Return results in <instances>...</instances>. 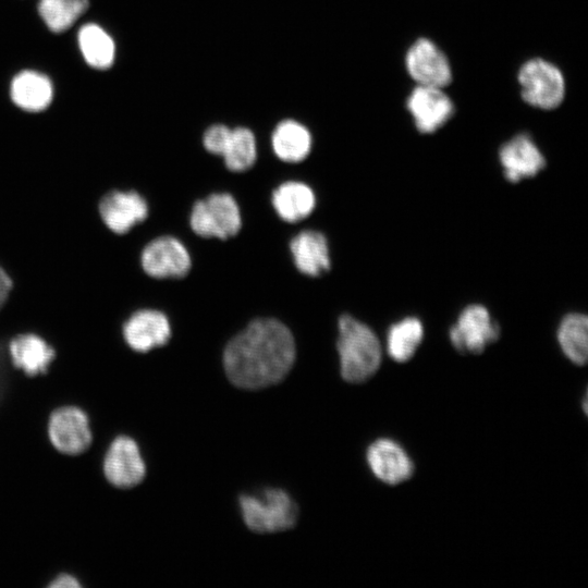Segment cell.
Wrapping results in <instances>:
<instances>
[{"label":"cell","mask_w":588,"mask_h":588,"mask_svg":"<svg viewBox=\"0 0 588 588\" xmlns=\"http://www.w3.org/2000/svg\"><path fill=\"white\" fill-rule=\"evenodd\" d=\"M558 341L564 355L576 365H584L588 357V320L579 313L563 317L558 329Z\"/></svg>","instance_id":"obj_22"},{"label":"cell","mask_w":588,"mask_h":588,"mask_svg":"<svg viewBox=\"0 0 588 588\" xmlns=\"http://www.w3.org/2000/svg\"><path fill=\"white\" fill-rule=\"evenodd\" d=\"M240 506L246 526L260 534L291 529L298 516L295 502L280 489H268L261 497L242 495Z\"/></svg>","instance_id":"obj_3"},{"label":"cell","mask_w":588,"mask_h":588,"mask_svg":"<svg viewBox=\"0 0 588 588\" xmlns=\"http://www.w3.org/2000/svg\"><path fill=\"white\" fill-rule=\"evenodd\" d=\"M315 204L311 188L301 182H285L272 194V205L280 218L286 222L294 223L308 217Z\"/></svg>","instance_id":"obj_19"},{"label":"cell","mask_w":588,"mask_h":588,"mask_svg":"<svg viewBox=\"0 0 588 588\" xmlns=\"http://www.w3.org/2000/svg\"><path fill=\"white\" fill-rule=\"evenodd\" d=\"M338 327L336 347L342 378L350 383L367 381L381 364L380 341L368 326L352 316H341Z\"/></svg>","instance_id":"obj_2"},{"label":"cell","mask_w":588,"mask_h":588,"mask_svg":"<svg viewBox=\"0 0 588 588\" xmlns=\"http://www.w3.org/2000/svg\"><path fill=\"white\" fill-rule=\"evenodd\" d=\"M406 108L416 128L422 134L434 133L454 113V105L443 88L417 85L406 99Z\"/></svg>","instance_id":"obj_11"},{"label":"cell","mask_w":588,"mask_h":588,"mask_svg":"<svg viewBox=\"0 0 588 588\" xmlns=\"http://www.w3.org/2000/svg\"><path fill=\"white\" fill-rule=\"evenodd\" d=\"M47 432L51 445L69 456L84 453L93 442L89 418L75 405L53 409L48 418Z\"/></svg>","instance_id":"obj_6"},{"label":"cell","mask_w":588,"mask_h":588,"mask_svg":"<svg viewBox=\"0 0 588 588\" xmlns=\"http://www.w3.org/2000/svg\"><path fill=\"white\" fill-rule=\"evenodd\" d=\"M232 131L225 125L217 124L210 126L204 134L205 148L216 155H223L230 140Z\"/></svg>","instance_id":"obj_26"},{"label":"cell","mask_w":588,"mask_h":588,"mask_svg":"<svg viewBox=\"0 0 588 588\" xmlns=\"http://www.w3.org/2000/svg\"><path fill=\"white\" fill-rule=\"evenodd\" d=\"M405 66L417 85L444 88L452 81L446 54L430 39L415 40L405 54Z\"/></svg>","instance_id":"obj_9"},{"label":"cell","mask_w":588,"mask_h":588,"mask_svg":"<svg viewBox=\"0 0 588 588\" xmlns=\"http://www.w3.org/2000/svg\"><path fill=\"white\" fill-rule=\"evenodd\" d=\"M11 99L20 109L40 112L52 101L51 81L42 73L26 70L14 76L10 87Z\"/></svg>","instance_id":"obj_18"},{"label":"cell","mask_w":588,"mask_h":588,"mask_svg":"<svg viewBox=\"0 0 588 588\" xmlns=\"http://www.w3.org/2000/svg\"><path fill=\"white\" fill-rule=\"evenodd\" d=\"M8 362H10V360H9V356H8L7 346L2 342H0V399L4 394V390L7 388V379H8L7 366H8Z\"/></svg>","instance_id":"obj_28"},{"label":"cell","mask_w":588,"mask_h":588,"mask_svg":"<svg viewBox=\"0 0 588 588\" xmlns=\"http://www.w3.org/2000/svg\"><path fill=\"white\" fill-rule=\"evenodd\" d=\"M311 137L302 124L285 120L277 125L272 134V147L275 155L286 162H298L310 151Z\"/></svg>","instance_id":"obj_21"},{"label":"cell","mask_w":588,"mask_h":588,"mask_svg":"<svg viewBox=\"0 0 588 588\" xmlns=\"http://www.w3.org/2000/svg\"><path fill=\"white\" fill-rule=\"evenodd\" d=\"M256 155L254 134L245 127L233 130L222 155L226 168L236 172L248 170L254 164Z\"/></svg>","instance_id":"obj_25"},{"label":"cell","mask_w":588,"mask_h":588,"mask_svg":"<svg viewBox=\"0 0 588 588\" xmlns=\"http://www.w3.org/2000/svg\"><path fill=\"white\" fill-rule=\"evenodd\" d=\"M367 462L372 474L387 485H399L414 474V463L405 450L391 439H379L367 450Z\"/></svg>","instance_id":"obj_16"},{"label":"cell","mask_w":588,"mask_h":588,"mask_svg":"<svg viewBox=\"0 0 588 588\" xmlns=\"http://www.w3.org/2000/svg\"><path fill=\"white\" fill-rule=\"evenodd\" d=\"M499 160L510 182L535 176L546 166L542 152L528 134H518L504 143L499 151Z\"/></svg>","instance_id":"obj_15"},{"label":"cell","mask_w":588,"mask_h":588,"mask_svg":"<svg viewBox=\"0 0 588 588\" xmlns=\"http://www.w3.org/2000/svg\"><path fill=\"white\" fill-rule=\"evenodd\" d=\"M140 265L149 277L179 279L188 273L191 257L179 240L172 236H160L144 247Z\"/></svg>","instance_id":"obj_12"},{"label":"cell","mask_w":588,"mask_h":588,"mask_svg":"<svg viewBox=\"0 0 588 588\" xmlns=\"http://www.w3.org/2000/svg\"><path fill=\"white\" fill-rule=\"evenodd\" d=\"M290 249L296 268L309 277H319L330 269V256L326 236L306 230L292 238Z\"/></svg>","instance_id":"obj_17"},{"label":"cell","mask_w":588,"mask_h":588,"mask_svg":"<svg viewBox=\"0 0 588 588\" xmlns=\"http://www.w3.org/2000/svg\"><path fill=\"white\" fill-rule=\"evenodd\" d=\"M81 583L72 575L63 573L58 575L49 584L50 588H79Z\"/></svg>","instance_id":"obj_29"},{"label":"cell","mask_w":588,"mask_h":588,"mask_svg":"<svg viewBox=\"0 0 588 588\" xmlns=\"http://www.w3.org/2000/svg\"><path fill=\"white\" fill-rule=\"evenodd\" d=\"M189 224L201 237L225 240L238 233L242 220L235 199L230 194L219 193L194 204Z\"/></svg>","instance_id":"obj_5"},{"label":"cell","mask_w":588,"mask_h":588,"mask_svg":"<svg viewBox=\"0 0 588 588\" xmlns=\"http://www.w3.org/2000/svg\"><path fill=\"white\" fill-rule=\"evenodd\" d=\"M79 50L86 63L97 70L109 69L115 56L110 35L97 24H85L77 34Z\"/></svg>","instance_id":"obj_20"},{"label":"cell","mask_w":588,"mask_h":588,"mask_svg":"<svg viewBox=\"0 0 588 588\" xmlns=\"http://www.w3.org/2000/svg\"><path fill=\"white\" fill-rule=\"evenodd\" d=\"M9 360L27 377L46 375L57 356L56 350L33 332L13 336L7 345Z\"/></svg>","instance_id":"obj_14"},{"label":"cell","mask_w":588,"mask_h":588,"mask_svg":"<svg viewBox=\"0 0 588 588\" xmlns=\"http://www.w3.org/2000/svg\"><path fill=\"white\" fill-rule=\"evenodd\" d=\"M102 473L115 488L128 489L140 483L146 465L136 441L127 436L117 437L103 456Z\"/></svg>","instance_id":"obj_8"},{"label":"cell","mask_w":588,"mask_h":588,"mask_svg":"<svg viewBox=\"0 0 588 588\" xmlns=\"http://www.w3.org/2000/svg\"><path fill=\"white\" fill-rule=\"evenodd\" d=\"M520 95L529 106L552 110L558 108L565 96V79L553 63L534 58L526 61L518 71Z\"/></svg>","instance_id":"obj_4"},{"label":"cell","mask_w":588,"mask_h":588,"mask_svg":"<svg viewBox=\"0 0 588 588\" xmlns=\"http://www.w3.org/2000/svg\"><path fill=\"white\" fill-rule=\"evenodd\" d=\"M88 0H39L38 13L53 33L68 30L84 14Z\"/></svg>","instance_id":"obj_24"},{"label":"cell","mask_w":588,"mask_h":588,"mask_svg":"<svg viewBox=\"0 0 588 588\" xmlns=\"http://www.w3.org/2000/svg\"><path fill=\"white\" fill-rule=\"evenodd\" d=\"M424 338L422 322L416 317H406L393 323L387 334V350L399 363L413 357Z\"/></svg>","instance_id":"obj_23"},{"label":"cell","mask_w":588,"mask_h":588,"mask_svg":"<svg viewBox=\"0 0 588 588\" xmlns=\"http://www.w3.org/2000/svg\"><path fill=\"white\" fill-rule=\"evenodd\" d=\"M295 354L289 328L277 319L259 318L228 343L223 365L235 387L258 390L280 382L291 370Z\"/></svg>","instance_id":"obj_1"},{"label":"cell","mask_w":588,"mask_h":588,"mask_svg":"<svg viewBox=\"0 0 588 588\" xmlns=\"http://www.w3.org/2000/svg\"><path fill=\"white\" fill-rule=\"evenodd\" d=\"M449 334L458 352L479 354L498 340L500 328L485 306L473 304L462 310Z\"/></svg>","instance_id":"obj_7"},{"label":"cell","mask_w":588,"mask_h":588,"mask_svg":"<svg viewBox=\"0 0 588 588\" xmlns=\"http://www.w3.org/2000/svg\"><path fill=\"white\" fill-rule=\"evenodd\" d=\"M98 215L105 226L114 234L127 233L148 216V205L136 191L112 189L99 199Z\"/></svg>","instance_id":"obj_10"},{"label":"cell","mask_w":588,"mask_h":588,"mask_svg":"<svg viewBox=\"0 0 588 588\" xmlns=\"http://www.w3.org/2000/svg\"><path fill=\"white\" fill-rule=\"evenodd\" d=\"M13 280L7 272L3 266L0 265V311L10 298L13 291Z\"/></svg>","instance_id":"obj_27"},{"label":"cell","mask_w":588,"mask_h":588,"mask_svg":"<svg viewBox=\"0 0 588 588\" xmlns=\"http://www.w3.org/2000/svg\"><path fill=\"white\" fill-rule=\"evenodd\" d=\"M122 335L131 350L147 353L168 343L171 327L167 316L161 311L140 309L133 313L123 323Z\"/></svg>","instance_id":"obj_13"}]
</instances>
